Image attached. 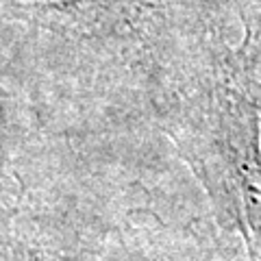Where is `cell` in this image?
I'll return each mask as SVG.
<instances>
[{"label":"cell","mask_w":261,"mask_h":261,"mask_svg":"<svg viewBox=\"0 0 261 261\" xmlns=\"http://www.w3.org/2000/svg\"><path fill=\"white\" fill-rule=\"evenodd\" d=\"M218 222L246 261H261V89L218 68L168 128Z\"/></svg>","instance_id":"6da1fadb"}]
</instances>
